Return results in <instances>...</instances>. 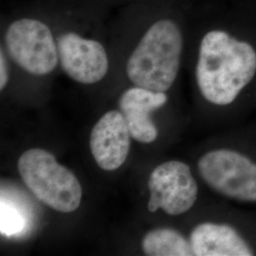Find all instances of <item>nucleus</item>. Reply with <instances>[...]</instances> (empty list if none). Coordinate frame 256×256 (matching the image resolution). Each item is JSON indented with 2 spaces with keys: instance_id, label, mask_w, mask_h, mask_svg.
Listing matches in <instances>:
<instances>
[{
  "instance_id": "f257e3e1",
  "label": "nucleus",
  "mask_w": 256,
  "mask_h": 256,
  "mask_svg": "<svg viewBox=\"0 0 256 256\" xmlns=\"http://www.w3.org/2000/svg\"><path fill=\"white\" fill-rule=\"evenodd\" d=\"M256 52L248 43L222 30L203 37L196 75L202 96L214 104L228 106L254 79Z\"/></svg>"
},
{
  "instance_id": "f03ea898",
  "label": "nucleus",
  "mask_w": 256,
  "mask_h": 256,
  "mask_svg": "<svg viewBox=\"0 0 256 256\" xmlns=\"http://www.w3.org/2000/svg\"><path fill=\"white\" fill-rule=\"evenodd\" d=\"M182 36L174 21L155 22L130 55L126 74L137 86L156 92H167L178 74Z\"/></svg>"
},
{
  "instance_id": "7ed1b4c3",
  "label": "nucleus",
  "mask_w": 256,
  "mask_h": 256,
  "mask_svg": "<svg viewBox=\"0 0 256 256\" xmlns=\"http://www.w3.org/2000/svg\"><path fill=\"white\" fill-rule=\"evenodd\" d=\"M22 180L37 200L60 212H72L82 200V187L75 174L44 149L32 148L19 158Z\"/></svg>"
},
{
  "instance_id": "20e7f679",
  "label": "nucleus",
  "mask_w": 256,
  "mask_h": 256,
  "mask_svg": "<svg viewBox=\"0 0 256 256\" xmlns=\"http://www.w3.org/2000/svg\"><path fill=\"white\" fill-rule=\"evenodd\" d=\"M198 172L214 191L239 202H256V164L229 149L212 150L202 156Z\"/></svg>"
},
{
  "instance_id": "39448f33",
  "label": "nucleus",
  "mask_w": 256,
  "mask_h": 256,
  "mask_svg": "<svg viewBox=\"0 0 256 256\" xmlns=\"http://www.w3.org/2000/svg\"><path fill=\"white\" fill-rule=\"evenodd\" d=\"M5 43L12 59L34 75L50 74L57 66L58 48L50 28L36 19L22 18L10 25Z\"/></svg>"
},
{
  "instance_id": "423d86ee",
  "label": "nucleus",
  "mask_w": 256,
  "mask_h": 256,
  "mask_svg": "<svg viewBox=\"0 0 256 256\" xmlns=\"http://www.w3.org/2000/svg\"><path fill=\"white\" fill-rule=\"evenodd\" d=\"M150 191L148 210L158 209L169 216L188 212L196 202L198 187L188 165L178 160L166 162L156 167L148 180Z\"/></svg>"
},
{
  "instance_id": "0eeeda50",
  "label": "nucleus",
  "mask_w": 256,
  "mask_h": 256,
  "mask_svg": "<svg viewBox=\"0 0 256 256\" xmlns=\"http://www.w3.org/2000/svg\"><path fill=\"white\" fill-rule=\"evenodd\" d=\"M61 66L76 82L92 84L100 82L108 70V57L101 43L68 32L57 41Z\"/></svg>"
},
{
  "instance_id": "6e6552de",
  "label": "nucleus",
  "mask_w": 256,
  "mask_h": 256,
  "mask_svg": "<svg viewBox=\"0 0 256 256\" xmlns=\"http://www.w3.org/2000/svg\"><path fill=\"white\" fill-rule=\"evenodd\" d=\"M131 134L120 111L102 115L92 128L90 146L92 156L106 171H114L124 164L131 144Z\"/></svg>"
},
{
  "instance_id": "1a4fd4ad",
  "label": "nucleus",
  "mask_w": 256,
  "mask_h": 256,
  "mask_svg": "<svg viewBox=\"0 0 256 256\" xmlns=\"http://www.w3.org/2000/svg\"><path fill=\"white\" fill-rule=\"evenodd\" d=\"M164 92H156L136 86L124 92L119 100L130 134L142 144L153 142L158 138V129L150 118V113L162 108L167 102Z\"/></svg>"
},
{
  "instance_id": "9d476101",
  "label": "nucleus",
  "mask_w": 256,
  "mask_h": 256,
  "mask_svg": "<svg viewBox=\"0 0 256 256\" xmlns=\"http://www.w3.org/2000/svg\"><path fill=\"white\" fill-rule=\"evenodd\" d=\"M192 254L196 256H250L252 250L229 225L202 223L192 230L190 236Z\"/></svg>"
},
{
  "instance_id": "9b49d317",
  "label": "nucleus",
  "mask_w": 256,
  "mask_h": 256,
  "mask_svg": "<svg viewBox=\"0 0 256 256\" xmlns=\"http://www.w3.org/2000/svg\"><path fill=\"white\" fill-rule=\"evenodd\" d=\"M142 248L149 256H190L192 254L190 241L173 229H156L142 239Z\"/></svg>"
},
{
  "instance_id": "f8f14e48",
  "label": "nucleus",
  "mask_w": 256,
  "mask_h": 256,
  "mask_svg": "<svg viewBox=\"0 0 256 256\" xmlns=\"http://www.w3.org/2000/svg\"><path fill=\"white\" fill-rule=\"evenodd\" d=\"M25 218L18 208L1 200V234L14 236L25 228Z\"/></svg>"
},
{
  "instance_id": "ddd939ff",
  "label": "nucleus",
  "mask_w": 256,
  "mask_h": 256,
  "mask_svg": "<svg viewBox=\"0 0 256 256\" xmlns=\"http://www.w3.org/2000/svg\"><path fill=\"white\" fill-rule=\"evenodd\" d=\"M8 81H9L8 66H7L3 50H1V54H0V90H1L7 86Z\"/></svg>"
}]
</instances>
